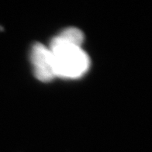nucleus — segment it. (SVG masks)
<instances>
[{
  "label": "nucleus",
  "instance_id": "1",
  "mask_svg": "<svg viewBox=\"0 0 152 152\" xmlns=\"http://www.w3.org/2000/svg\"><path fill=\"white\" fill-rule=\"evenodd\" d=\"M56 77L78 78L88 72L90 58L82 46L68 41L60 34L54 37L49 45Z\"/></svg>",
  "mask_w": 152,
  "mask_h": 152
},
{
  "label": "nucleus",
  "instance_id": "2",
  "mask_svg": "<svg viewBox=\"0 0 152 152\" xmlns=\"http://www.w3.org/2000/svg\"><path fill=\"white\" fill-rule=\"evenodd\" d=\"M30 61L34 75L41 82H50L56 78L53 66L52 54L48 47L36 43L30 50Z\"/></svg>",
  "mask_w": 152,
  "mask_h": 152
}]
</instances>
